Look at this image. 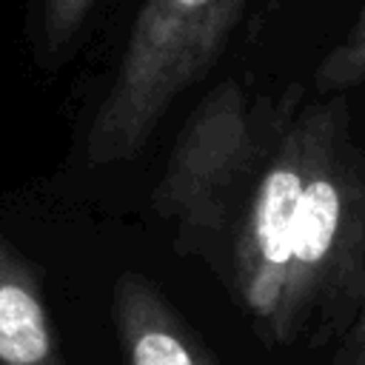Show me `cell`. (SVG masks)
I'll list each match as a JSON object with an SVG mask.
<instances>
[{"instance_id": "3", "label": "cell", "mask_w": 365, "mask_h": 365, "mask_svg": "<svg viewBox=\"0 0 365 365\" xmlns=\"http://www.w3.org/2000/svg\"><path fill=\"white\" fill-rule=\"evenodd\" d=\"M262 137L251 100L234 80L214 86L188 114L151 194V208L177 225L180 251L208 248L225 231L240 194L274 148Z\"/></svg>"}, {"instance_id": "7", "label": "cell", "mask_w": 365, "mask_h": 365, "mask_svg": "<svg viewBox=\"0 0 365 365\" xmlns=\"http://www.w3.org/2000/svg\"><path fill=\"white\" fill-rule=\"evenodd\" d=\"M91 6L94 0H43V11H40L43 48L48 54L63 51L83 29Z\"/></svg>"}, {"instance_id": "1", "label": "cell", "mask_w": 365, "mask_h": 365, "mask_svg": "<svg viewBox=\"0 0 365 365\" xmlns=\"http://www.w3.org/2000/svg\"><path fill=\"white\" fill-rule=\"evenodd\" d=\"M231 288L268 345L345 336L365 294V154L342 94L277 134L237 220Z\"/></svg>"}, {"instance_id": "4", "label": "cell", "mask_w": 365, "mask_h": 365, "mask_svg": "<svg viewBox=\"0 0 365 365\" xmlns=\"http://www.w3.org/2000/svg\"><path fill=\"white\" fill-rule=\"evenodd\" d=\"M125 365H217L202 339L143 274L125 271L111 299Z\"/></svg>"}, {"instance_id": "6", "label": "cell", "mask_w": 365, "mask_h": 365, "mask_svg": "<svg viewBox=\"0 0 365 365\" xmlns=\"http://www.w3.org/2000/svg\"><path fill=\"white\" fill-rule=\"evenodd\" d=\"M359 83H365V6L356 14L348 34L322 57L317 77H314V88L331 97Z\"/></svg>"}, {"instance_id": "5", "label": "cell", "mask_w": 365, "mask_h": 365, "mask_svg": "<svg viewBox=\"0 0 365 365\" xmlns=\"http://www.w3.org/2000/svg\"><path fill=\"white\" fill-rule=\"evenodd\" d=\"M0 365H63L31 265L0 237Z\"/></svg>"}, {"instance_id": "8", "label": "cell", "mask_w": 365, "mask_h": 365, "mask_svg": "<svg viewBox=\"0 0 365 365\" xmlns=\"http://www.w3.org/2000/svg\"><path fill=\"white\" fill-rule=\"evenodd\" d=\"M334 365H365V294H362V305L356 311V319L351 322V328L342 336V345L336 351Z\"/></svg>"}, {"instance_id": "2", "label": "cell", "mask_w": 365, "mask_h": 365, "mask_svg": "<svg viewBox=\"0 0 365 365\" xmlns=\"http://www.w3.org/2000/svg\"><path fill=\"white\" fill-rule=\"evenodd\" d=\"M245 0H145L128 31L114 83L88 128V165L145 148L171 103L208 74Z\"/></svg>"}]
</instances>
